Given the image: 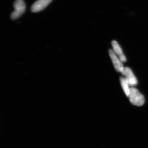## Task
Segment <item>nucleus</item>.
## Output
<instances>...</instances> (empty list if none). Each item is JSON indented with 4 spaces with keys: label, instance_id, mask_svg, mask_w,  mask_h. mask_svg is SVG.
<instances>
[{
    "label": "nucleus",
    "instance_id": "nucleus-1",
    "mask_svg": "<svg viewBox=\"0 0 148 148\" xmlns=\"http://www.w3.org/2000/svg\"><path fill=\"white\" fill-rule=\"evenodd\" d=\"M128 97L130 103L135 106H141L145 103V97L135 88H130Z\"/></svg>",
    "mask_w": 148,
    "mask_h": 148
},
{
    "label": "nucleus",
    "instance_id": "nucleus-2",
    "mask_svg": "<svg viewBox=\"0 0 148 148\" xmlns=\"http://www.w3.org/2000/svg\"><path fill=\"white\" fill-rule=\"evenodd\" d=\"M14 7V10L11 14V18L12 20H15L21 16L26 9V5L24 0H15Z\"/></svg>",
    "mask_w": 148,
    "mask_h": 148
},
{
    "label": "nucleus",
    "instance_id": "nucleus-3",
    "mask_svg": "<svg viewBox=\"0 0 148 148\" xmlns=\"http://www.w3.org/2000/svg\"><path fill=\"white\" fill-rule=\"evenodd\" d=\"M121 74L125 77L129 85L131 86H136L138 82L137 78L134 75L131 69L128 67H124L121 72Z\"/></svg>",
    "mask_w": 148,
    "mask_h": 148
},
{
    "label": "nucleus",
    "instance_id": "nucleus-4",
    "mask_svg": "<svg viewBox=\"0 0 148 148\" xmlns=\"http://www.w3.org/2000/svg\"><path fill=\"white\" fill-rule=\"evenodd\" d=\"M52 0H37L32 5L31 11L33 12H37L43 10Z\"/></svg>",
    "mask_w": 148,
    "mask_h": 148
},
{
    "label": "nucleus",
    "instance_id": "nucleus-5",
    "mask_svg": "<svg viewBox=\"0 0 148 148\" xmlns=\"http://www.w3.org/2000/svg\"><path fill=\"white\" fill-rule=\"evenodd\" d=\"M109 52L110 57L112 61L115 69H116L117 71L121 73L124 68L122 63V62L121 61L119 58H118L117 56L114 52L113 50L110 49L109 51Z\"/></svg>",
    "mask_w": 148,
    "mask_h": 148
},
{
    "label": "nucleus",
    "instance_id": "nucleus-6",
    "mask_svg": "<svg viewBox=\"0 0 148 148\" xmlns=\"http://www.w3.org/2000/svg\"><path fill=\"white\" fill-rule=\"evenodd\" d=\"M112 45L113 49L114 52L118 56L121 61L122 62H126V57L123 54L121 47L120 46L118 43L116 41L113 40L112 41Z\"/></svg>",
    "mask_w": 148,
    "mask_h": 148
},
{
    "label": "nucleus",
    "instance_id": "nucleus-7",
    "mask_svg": "<svg viewBox=\"0 0 148 148\" xmlns=\"http://www.w3.org/2000/svg\"><path fill=\"white\" fill-rule=\"evenodd\" d=\"M120 82L121 87H122L125 93L126 96L128 97L130 92V88H129V84L127 82L126 79L125 78L123 77H120Z\"/></svg>",
    "mask_w": 148,
    "mask_h": 148
}]
</instances>
